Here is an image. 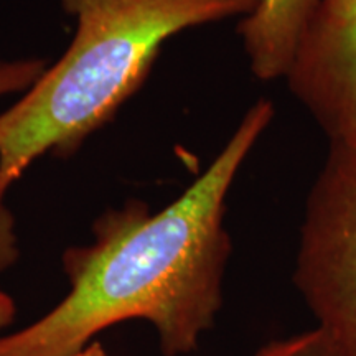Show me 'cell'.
<instances>
[{"mask_svg":"<svg viewBox=\"0 0 356 356\" xmlns=\"http://www.w3.org/2000/svg\"><path fill=\"white\" fill-rule=\"evenodd\" d=\"M274 114L269 99L254 102L211 165L163 210L154 215L129 200L97 218L95 243L63 252L68 296L24 330L0 337V356H68L134 318L154 325L163 356L193 353L222 307L233 249L226 198Z\"/></svg>","mask_w":356,"mask_h":356,"instance_id":"1","label":"cell"},{"mask_svg":"<svg viewBox=\"0 0 356 356\" xmlns=\"http://www.w3.org/2000/svg\"><path fill=\"white\" fill-rule=\"evenodd\" d=\"M15 302L8 293L0 291V330L10 325L15 318Z\"/></svg>","mask_w":356,"mask_h":356,"instance_id":"9","label":"cell"},{"mask_svg":"<svg viewBox=\"0 0 356 356\" xmlns=\"http://www.w3.org/2000/svg\"><path fill=\"white\" fill-rule=\"evenodd\" d=\"M292 280L317 327L356 356V139L330 142L305 200Z\"/></svg>","mask_w":356,"mask_h":356,"instance_id":"3","label":"cell"},{"mask_svg":"<svg viewBox=\"0 0 356 356\" xmlns=\"http://www.w3.org/2000/svg\"><path fill=\"white\" fill-rule=\"evenodd\" d=\"M259 0H61L76 19L65 55L0 114V200L44 154L68 157L144 84L168 38L246 17Z\"/></svg>","mask_w":356,"mask_h":356,"instance_id":"2","label":"cell"},{"mask_svg":"<svg viewBox=\"0 0 356 356\" xmlns=\"http://www.w3.org/2000/svg\"><path fill=\"white\" fill-rule=\"evenodd\" d=\"M286 81L328 142L356 139V0H322Z\"/></svg>","mask_w":356,"mask_h":356,"instance_id":"4","label":"cell"},{"mask_svg":"<svg viewBox=\"0 0 356 356\" xmlns=\"http://www.w3.org/2000/svg\"><path fill=\"white\" fill-rule=\"evenodd\" d=\"M68 356H108V353H106L104 346H102L101 343L92 341V343H88L86 346H84L83 350H79V351H76V353L68 355Z\"/></svg>","mask_w":356,"mask_h":356,"instance_id":"10","label":"cell"},{"mask_svg":"<svg viewBox=\"0 0 356 356\" xmlns=\"http://www.w3.org/2000/svg\"><path fill=\"white\" fill-rule=\"evenodd\" d=\"M322 0H259L238 25L249 70L261 81L286 79Z\"/></svg>","mask_w":356,"mask_h":356,"instance_id":"5","label":"cell"},{"mask_svg":"<svg viewBox=\"0 0 356 356\" xmlns=\"http://www.w3.org/2000/svg\"><path fill=\"white\" fill-rule=\"evenodd\" d=\"M47 68V61L42 58L0 61V97L30 89Z\"/></svg>","mask_w":356,"mask_h":356,"instance_id":"7","label":"cell"},{"mask_svg":"<svg viewBox=\"0 0 356 356\" xmlns=\"http://www.w3.org/2000/svg\"><path fill=\"white\" fill-rule=\"evenodd\" d=\"M19 238L15 231V220L10 210L0 200V273L7 270L19 259Z\"/></svg>","mask_w":356,"mask_h":356,"instance_id":"8","label":"cell"},{"mask_svg":"<svg viewBox=\"0 0 356 356\" xmlns=\"http://www.w3.org/2000/svg\"><path fill=\"white\" fill-rule=\"evenodd\" d=\"M254 356H343V353L323 328L315 327L286 340L270 341L257 350Z\"/></svg>","mask_w":356,"mask_h":356,"instance_id":"6","label":"cell"}]
</instances>
